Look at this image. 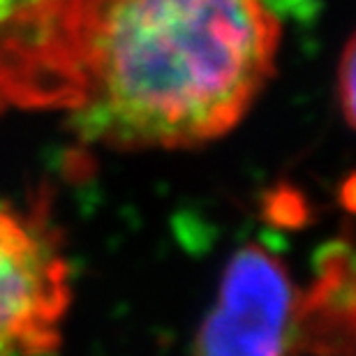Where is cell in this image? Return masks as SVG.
Returning <instances> with one entry per match:
<instances>
[{"label":"cell","instance_id":"cell-5","mask_svg":"<svg viewBox=\"0 0 356 356\" xmlns=\"http://www.w3.org/2000/svg\"><path fill=\"white\" fill-rule=\"evenodd\" d=\"M356 51H354V42L350 40L343 51V60L338 65V99H340V109L345 113L347 125H354V92H356Z\"/></svg>","mask_w":356,"mask_h":356},{"label":"cell","instance_id":"cell-4","mask_svg":"<svg viewBox=\"0 0 356 356\" xmlns=\"http://www.w3.org/2000/svg\"><path fill=\"white\" fill-rule=\"evenodd\" d=\"M296 308L298 291L282 261L261 245L241 248L195 338V356H289Z\"/></svg>","mask_w":356,"mask_h":356},{"label":"cell","instance_id":"cell-2","mask_svg":"<svg viewBox=\"0 0 356 356\" xmlns=\"http://www.w3.org/2000/svg\"><path fill=\"white\" fill-rule=\"evenodd\" d=\"M70 303V264L51 222L0 199V356L54 354Z\"/></svg>","mask_w":356,"mask_h":356},{"label":"cell","instance_id":"cell-3","mask_svg":"<svg viewBox=\"0 0 356 356\" xmlns=\"http://www.w3.org/2000/svg\"><path fill=\"white\" fill-rule=\"evenodd\" d=\"M92 0H0V111L72 109Z\"/></svg>","mask_w":356,"mask_h":356},{"label":"cell","instance_id":"cell-1","mask_svg":"<svg viewBox=\"0 0 356 356\" xmlns=\"http://www.w3.org/2000/svg\"><path fill=\"white\" fill-rule=\"evenodd\" d=\"M280 40L275 0H92L74 132L111 148L222 137L273 74Z\"/></svg>","mask_w":356,"mask_h":356}]
</instances>
